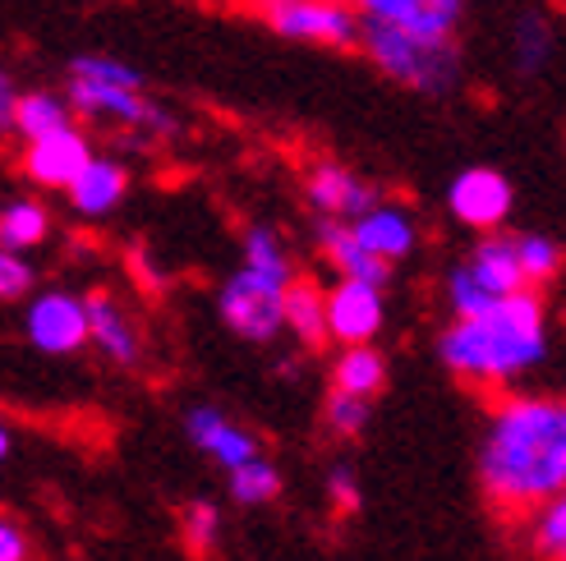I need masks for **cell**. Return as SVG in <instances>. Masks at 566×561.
<instances>
[{
	"label": "cell",
	"mask_w": 566,
	"mask_h": 561,
	"mask_svg": "<svg viewBox=\"0 0 566 561\" xmlns=\"http://www.w3.org/2000/svg\"><path fill=\"white\" fill-rule=\"evenodd\" d=\"M281 331H291L304 350L327 346V318H323V286L308 276H291L281 295Z\"/></svg>",
	"instance_id": "20"
},
{
	"label": "cell",
	"mask_w": 566,
	"mask_h": 561,
	"mask_svg": "<svg viewBox=\"0 0 566 561\" xmlns=\"http://www.w3.org/2000/svg\"><path fill=\"white\" fill-rule=\"evenodd\" d=\"M65 102L74 110V120H93V125L148 134V138L176 134V116L148 97L144 74H138L129 61H120V55H106V51L74 55Z\"/></svg>",
	"instance_id": "3"
},
{
	"label": "cell",
	"mask_w": 566,
	"mask_h": 561,
	"mask_svg": "<svg viewBox=\"0 0 566 561\" xmlns=\"http://www.w3.org/2000/svg\"><path fill=\"white\" fill-rule=\"evenodd\" d=\"M291 276L295 272H263V267L240 263L217 290L221 322L253 346H272L281 336V295H286Z\"/></svg>",
	"instance_id": "7"
},
{
	"label": "cell",
	"mask_w": 566,
	"mask_h": 561,
	"mask_svg": "<svg viewBox=\"0 0 566 561\" xmlns=\"http://www.w3.org/2000/svg\"><path fill=\"white\" fill-rule=\"evenodd\" d=\"M93 157V138L83 134L78 125H61L51 134H38V138H23V152H19V171L33 180L38 189H65L83 161Z\"/></svg>",
	"instance_id": "11"
},
{
	"label": "cell",
	"mask_w": 566,
	"mask_h": 561,
	"mask_svg": "<svg viewBox=\"0 0 566 561\" xmlns=\"http://www.w3.org/2000/svg\"><path fill=\"white\" fill-rule=\"evenodd\" d=\"M61 193L70 199V208H74L78 216H88V221L111 216V212L125 203V193H129V166H125L120 157L93 152L88 161H83V171H78Z\"/></svg>",
	"instance_id": "15"
},
{
	"label": "cell",
	"mask_w": 566,
	"mask_h": 561,
	"mask_svg": "<svg viewBox=\"0 0 566 561\" xmlns=\"http://www.w3.org/2000/svg\"><path fill=\"white\" fill-rule=\"evenodd\" d=\"M350 226V235L369 248V254H378L382 263H406L415 248H419V221H415V212L410 208H401V203H374V208H364L359 216H350L346 221Z\"/></svg>",
	"instance_id": "13"
},
{
	"label": "cell",
	"mask_w": 566,
	"mask_h": 561,
	"mask_svg": "<svg viewBox=\"0 0 566 561\" xmlns=\"http://www.w3.org/2000/svg\"><path fill=\"white\" fill-rule=\"evenodd\" d=\"M304 199H308V208H314L318 216H332V221H350V216H359L364 208H374L382 193L364 180V176H355L350 166H342V161H318L314 171L304 176Z\"/></svg>",
	"instance_id": "12"
},
{
	"label": "cell",
	"mask_w": 566,
	"mask_h": 561,
	"mask_svg": "<svg viewBox=\"0 0 566 561\" xmlns=\"http://www.w3.org/2000/svg\"><path fill=\"white\" fill-rule=\"evenodd\" d=\"M521 286H525V276L516 267L512 235L489 231L465 254V263L451 267V276H447V304H451V314H457V318H470V314H484L493 299L512 295Z\"/></svg>",
	"instance_id": "5"
},
{
	"label": "cell",
	"mask_w": 566,
	"mask_h": 561,
	"mask_svg": "<svg viewBox=\"0 0 566 561\" xmlns=\"http://www.w3.org/2000/svg\"><path fill=\"white\" fill-rule=\"evenodd\" d=\"M355 51L369 55V65L423 97H447L461 88L465 78V55L457 38H433V33H410V28H391L359 19V42Z\"/></svg>",
	"instance_id": "4"
},
{
	"label": "cell",
	"mask_w": 566,
	"mask_h": 561,
	"mask_svg": "<svg viewBox=\"0 0 566 561\" xmlns=\"http://www.w3.org/2000/svg\"><path fill=\"white\" fill-rule=\"evenodd\" d=\"M323 318H327V341L364 346L387 322V295L374 280L342 276L332 290H323Z\"/></svg>",
	"instance_id": "9"
},
{
	"label": "cell",
	"mask_w": 566,
	"mask_h": 561,
	"mask_svg": "<svg viewBox=\"0 0 566 561\" xmlns=\"http://www.w3.org/2000/svg\"><path fill=\"white\" fill-rule=\"evenodd\" d=\"M323 414H327V428L336 437H359L364 428H369V419H374V401L369 396H350V391H327V401H323Z\"/></svg>",
	"instance_id": "27"
},
{
	"label": "cell",
	"mask_w": 566,
	"mask_h": 561,
	"mask_svg": "<svg viewBox=\"0 0 566 561\" xmlns=\"http://www.w3.org/2000/svg\"><path fill=\"white\" fill-rule=\"evenodd\" d=\"M438 359L465 382L512 387L548 359V304L534 286L493 299L484 314L457 318L438 336Z\"/></svg>",
	"instance_id": "2"
},
{
	"label": "cell",
	"mask_w": 566,
	"mask_h": 561,
	"mask_svg": "<svg viewBox=\"0 0 566 561\" xmlns=\"http://www.w3.org/2000/svg\"><path fill=\"white\" fill-rule=\"evenodd\" d=\"M83 314H88V346H97L111 363H120V369H134V363L144 359L138 331H134V322L125 318V308L116 304V295H106V290L83 295Z\"/></svg>",
	"instance_id": "18"
},
{
	"label": "cell",
	"mask_w": 566,
	"mask_h": 561,
	"mask_svg": "<svg viewBox=\"0 0 566 561\" xmlns=\"http://www.w3.org/2000/svg\"><path fill=\"white\" fill-rule=\"evenodd\" d=\"M23 331L42 354H78L83 346H88V314H83V295H74V290L28 295Z\"/></svg>",
	"instance_id": "10"
},
{
	"label": "cell",
	"mask_w": 566,
	"mask_h": 561,
	"mask_svg": "<svg viewBox=\"0 0 566 561\" xmlns=\"http://www.w3.org/2000/svg\"><path fill=\"white\" fill-rule=\"evenodd\" d=\"M14 78L6 74V70H0V138H6L10 134V116H14Z\"/></svg>",
	"instance_id": "32"
},
{
	"label": "cell",
	"mask_w": 566,
	"mask_h": 561,
	"mask_svg": "<svg viewBox=\"0 0 566 561\" xmlns=\"http://www.w3.org/2000/svg\"><path fill=\"white\" fill-rule=\"evenodd\" d=\"M276 38L323 51H355L359 42V10L350 0H249Z\"/></svg>",
	"instance_id": "6"
},
{
	"label": "cell",
	"mask_w": 566,
	"mask_h": 561,
	"mask_svg": "<svg viewBox=\"0 0 566 561\" xmlns=\"http://www.w3.org/2000/svg\"><path fill=\"white\" fill-rule=\"evenodd\" d=\"M185 433H189V442L198 446V452H203L208 461H217L221 469L259 456V437L244 433L235 419L226 410H217V405H193L189 419H185Z\"/></svg>",
	"instance_id": "16"
},
{
	"label": "cell",
	"mask_w": 566,
	"mask_h": 561,
	"mask_svg": "<svg viewBox=\"0 0 566 561\" xmlns=\"http://www.w3.org/2000/svg\"><path fill=\"white\" fill-rule=\"evenodd\" d=\"M180 525H185V543L193 552H212V543L221 539V511H217V501H185V511H180Z\"/></svg>",
	"instance_id": "28"
},
{
	"label": "cell",
	"mask_w": 566,
	"mask_h": 561,
	"mask_svg": "<svg viewBox=\"0 0 566 561\" xmlns=\"http://www.w3.org/2000/svg\"><path fill=\"white\" fill-rule=\"evenodd\" d=\"M530 548H534V557H539V561H562L566 557V501H562V493L534 507Z\"/></svg>",
	"instance_id": "26"
},
{
	"label": "cell",
	"mask_w": 566,
	"mask_h": 561,
	"mask_svg": "<svg viewBox=\"0 0 566 561\" xmlns=\"http://www.w3.org/2000/svg\"><path fill=\"white\" fill-rule=\"evenodd\" d=\"M33 286H38L33 263H28L19 248H6V244H0V304H19V299H28V295H33Z\"/></svg>",
	"instance_id": "29"
},
{
	"label": "cell",
	"mask_w": 566,
	"mask_h": 561,
	"mask_svg": "<svg viewBox=\"0 0 566 561\" xmlns=\"http://www.w3.org/2000/svg\"><path fill=\"white\" fill-rule=\"evenodd\" d=\"M10 452H14V437H10V428H6V419H0V465L10 461Z\"/></svg>",
	"instance_id": "33"
},
{
	"label": "cell",
	"mask_w": 566,
	"mask_h": 561,
	"mask_svg": "<svg viewBox=\"0 0 566 561\" xmlns=\"http://www.w3.org/2000/svg\"><path fill=\"white\" fill-rule=\"evenodd\" d=\"M332 387L336 391H350V396H378V391L387 387V359L374 341L364 346H346L342 354H336L332 363Z\"/></svg>",
	"instance_id": "21"
},
{
	"label": "cell",
	"mask_w": 566,
	"mask_h": 561,
	"mask_svg": "<svg viewBox=\"0 0 566 561\" xmlns=\"http://www.w3.org/2000/svg\"><path fill=\"white\" fill-rule=\"evenodd\" d=\"M479 484L502 516H525L566 488V405L512 396L479 442Z\"/></svg>",
	"instance_id": "1"
},
{
	"label": "cell",
	"mask_w": 566,
	"mask_h": 561,
	"mask_svg": "<svg viewBox=\"0 0 566 561\" xmlns=\"http://www.w3.org/2000/svg\"><path fill=\"white\" fill-rule=\"evenodd\" d=\"M512 248H516V267L525 276V286H548V280H557L562 272V244L539 235V231H525V235H512Z\"/></svg>",
	"instance_id": "25"
},
{
	"label": "cell",
	"mask_w": 566,
	"mask_h": 561,
	"mask_svg": "<svg viewBox=\"0 0 566 561\" xmlns=\"http://www.w3.org/2000/svg\"><path fill=\"white\" fill-rule=\"evenodd\" d=\"M226 474H231V497L240 501V507H268V501L281 497V469L263 452L231 465Z\"/></svg>",
	"instance_id": "24"
},
{
	"label": "cell",
	"mask_w": 566,
	"mask_h": 561,
	"mask_svg": "<svg viewBox=\"0 0 566 561\" xmlns=\"http://www.w3.org/2000/svg\"><path fill=\"white\" fill-rule=\"evenodd\" d=\"M350 6L359 10V19L433 38H457L465 23V0H350Z\"/></svg>",
	"instance_id": "14"
},
{
	"label": "cell",
	"mask_w": 566,
	"mask_h": 561,
	"mask_svg": "<svg viewBox=\"0 0 566 561\" xmlns=\"http://www.w3.org/2000/svg\"><path fill=\"white\" fill-rule=\"evenodd\" d=\"M327 497H332L336 511H346V516L359 511V501H364V497H359V474H355L346 461L327 469Z\"/></svg>",
	"instance_id": "30"
},
{
	"label": "cell",
	"mask_w": 566,
	"mask_h": 561,
	"mask_svg": "<svg viewBox=\"0 0 566 561\" xmlns=\"http://www.w3.org/2000/svg\"><path fill=\"white\" fill-rule=\"evenodd\" d=\"M46 235H51L46 203H38V199H10V203H0V244H6V248H19V254H28V248H42Z\"/></svg>",
	"instance_id": "23"
},
{
	"label": "cell",
	"mask_w": 566,
	"mask_h": 561,
	"mask_svg": "<svg viewBox=\"0 0 566 561\" xmlns=\"http://www.w3.org/2000/svg\"><path fill=\"white\" fill-rule=\"evenodd\" d=\"M516 189L497 166H465V171L447 184V212L461 221L465 231H502L512 221Z\"/></svg>",
	"instance_id": "8"
},
{
	"label": "cell",
	"mask_w": 566,
	"mask_h": 561,
	"mask_svg": "<svg viewBox=\"0 0 566 561\" xmlns=\"http://www.w3.org/2000/svg\"><path fill=\"white\" fill-rule=\"evenodd\" d=\"M318 248L323 258L332 263L336 276H355V280H374V286H387L391 280V263H382L378 254H369L346 221H332V216H318Z\"/></svg>",
	"instance_id": "19"
},
{
	"label": "cell",
	"mask_w": 566,
	"mask_h": 561,
	"mask_svg": "<svg viewBox=\"0 0 566 561\" xmlns=\"http://www.w3.org/2000/svg\"><path fill=\"white\" fill-rule=\"evenodd\" d=\"M0 561H28V539L14 520L0 516Z\"/></svg>",
	"instance_id": "31"
},
{
	"label": "cell",
	"mask_w": 566,
	"mask_h": 561,
	"mask_svg": "<svg viewBox=\"0 0 566 561\" xmlns=\"http://www.w3.org/2000/svg\"><path fill=\"white\" fill-rule=\"evenodd\" d=\"M61 125H74V110L65 102V93L51 88H33V93H14V116H10V134L19 138H38Z\"/></svg>",
	"instance_id": "22"
},
{
	"label": "cell",
	"mask_w": 566,
	"mask_h": 561,
	"mask_svg": "<svg viewBox=\"0 0 566 561\" xmlns=\"http://www.w3.org/2000/svg\"><path fill=\"white\" fill-rule=\"evenodd\" d=\"M506 51H512V70L521 78H544L548 65L557 61V19L544 6H525L512 19L506 33Z\"/></svg>",
	"instance_id": "17"
}]
</instances>
